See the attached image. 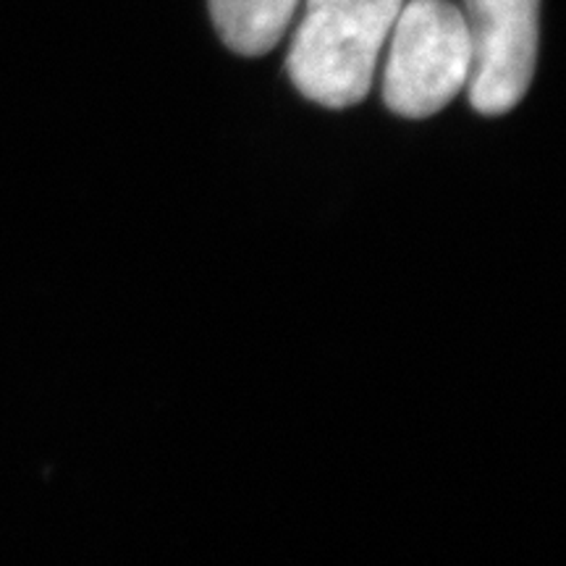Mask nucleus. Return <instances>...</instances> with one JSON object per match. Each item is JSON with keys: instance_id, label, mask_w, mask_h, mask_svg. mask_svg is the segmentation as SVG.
<instances>
[{"instance_id": "nucleus-3", "label": "nucleus", "mask_w": 566, "mask_h": 566, "mask_svg": "<svg viewBox=\"0 0 566 566\" xmlns=\"http://www.w3.org/2000/svg\"><path fill=\"white\" fill-rule=\"evenodd\" d=\"M472 42L470 103L504 116L527 95L537 63L541 0H464Z\"/></svg>"}, {"instance_id": "nucleus-1", "label": "nucleus", "mask_w": 566, "mask_h": 566, "mask_svg": "<svg viewBox=\"0 0 566 566\" xmlns=\"http://www.w3.org/2000/svg\"><path fill=\"white\" fill-rule=\"evenodd\" d=\"M401 0H307L289 48V76L323 108L363 103Z\"/></svg>"}, {"instance_id": "nucleus-4", "label": "nucleus", "mask_w": 566, "mask_h": 566, "mask_svg": "<svg viewBox=\"0 0 566 566\" xmlns=\"http://www.w3.org/2000/svg\"><path fill=\"white\" fill-rule=\"evenodd\" d=\"M302 0H210L221 40L239 55H265L279 45Z\"/></svg>"}, {"instance_id": "nucleus-2", "label": "nucleus", "mask_w": 566, "mask_h": 566, "mask_svg": "<svg viewBox=\"0 0 566 566\" xmlns=\"http://www.w3.org/2000/svg\"><path fill=\"white\" fill-rule=\"evenodd\" d=\"M384 101L396 116L428 118L467 87L472 42L467 19L449 0H412L394 21Z\"/></svg>"}]
</instances>
